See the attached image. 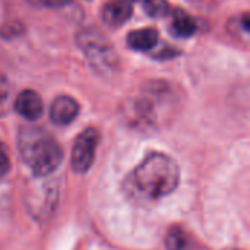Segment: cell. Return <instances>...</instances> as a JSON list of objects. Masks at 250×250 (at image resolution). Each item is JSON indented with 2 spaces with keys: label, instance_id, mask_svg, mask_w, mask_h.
Masks as SVG:
<instances>
[{
  "label": "cell",
  "instance_id": "cell-1",
  "mask_svg": "<svg viewBox=\"0 0 250 250\" xmlns=\"http://www.w3.org/2000/svg\"><path fill=\"white\" fill-rule=\"evenodd\" d=\"M180 182L177 163L161 152L149 154L126 179L125 189L136 201H158L173 193Z\"/></svg>",
  "mask_w": 250,
  "mask_h": 250
},
{
  "label": "cell",
  "instance_id": "cell-2",
  "mask_svg": "<svg viewBox=\"0 0 250 250\" xmlns=\"http://www.w3.org/2000/svg\"><path fill=\"white\" fill-rule=\"evenodd\" d=\"M174 95L164 82H149L135 92L126 103V119L141 130L157 129L167 120Z\"/></svg>",
  "mask_w": 250,
  "mask_h": 250
},
{
  "label": "cell",
  "instance_id": "cell-3",
  "mask_svg": "<svg viewBox=\"0 0 250 250\" xmlns=\"http://www.w3.org/2000/svg\"><path fill=\"white\" fill-rule=\"evenodd\" d=\"M18 146L23 163L37 177L51 174L63 158L57 141L38 127H22L18 135Z\"/></svg>",
  "mask_w": 250,
  "mask_h": 250
},
{
  "label": "cell",
  "instance_id": "cell-4",
  "mask_svg": "<svg viewBox=\"0 0 250 250\" xmlns=\"http://www.w3.org/2000/svg\"><path fill=\"white\" fill-rule=\"evenodd\" d=\"M79 45L95 72L110 73L116 70L119 64L117 54L103 34L86 29L79 35Z\"/></svg>",
  "mask_w": 250,
  "mask_h": 250
},
{
  "label": "cell",
  "instance_id": "cell-5",
  "mask_svg": "<svg viewBox=\"0 0 250 250\" xmlns=\"http://www.w3.org/2000/svg\"><path fill=\"white\" fill-rule=\"evenodd\" d=\"M98 139H100V133L94 127H88L78 135L72 148V158H70V166L75 173L82 174L91 168L95 158Z\"/></svg>",
  "mask_w": 250,
  "mask_h": 250
},
{
  "label": "cell",
  "instance_id": "cell-6",
  "mask_svg": "<svg viewBox=\"0 0 250 250\" xmlns=\"http://www.w3.org/2000/svg\"><path fill=\"white\" fill-rule=\"evenodd\" d=\"M15 111L26 120H38L42 114V100L32 89H23L13 101Z\"/></svg>",
  "mask_w": 250,
  "mask_h": 250
},
{
  "label": "cell",
  "instance_id": "cell-7",
  "mask_svg": "<svg viewBox=\"0 0 250 250\" xmlns=\"http://www.w3.org/2000/svg\"><path fill=\"white\" fill-rule=\"evenodd\" d=\"M78 113H79L78 103L67 95L57 97L50 105V120L59 126L72 123L76 119Z\"/></svg>",
  "mask_w": 250,
  "mask_h": 250
},
{
  "label": "cell",
  "instance_id": "cell-8",
  "mask_svg": "<svg viewBox=\"0 0 250 250\" xmlns=\"http://www.w3.org/2000/svg\"><path fill=\"white\" fill-rule=\"evenodd\" d=\"M133 13L130 0H113L103 9V21L110 28H120L125 25Z\"/></svg>",
  "mask_w": 250,
  "mask_h": 250
},
{
  "label": "cell",
  "instance_id": "cell-9",
  "mask_svg": "<svg viewBox=\"0 0 250 250\" xmlns=\"http://www.w3.org/2000/svg\"><path fill=\"white\" fill-rule=\"evenodd\" d=\"M126 42L129 48L135 51H148L152 50L158 42V31L154 28H142L127 34Z\"/></svg>",
  "mask_w": 250,
  "mask_h": 250
},
{
  "label": "cell",
  "instance_id": "cell-10",
  "mask_svg": "<svg viewBox=\"0 0 250 250\" xmlns=\"http://www.w3.org/2000/svg\"><path fill=\"white\" fill-rule=\"evenodd\" d=\"M196 29H198V25L195 19L190 15H188V12H185L183 9L174 10L171 26H170V31L174 37L188 38V37H192L196 32Z\"/></svg>",
  "mask_w": 250,
  "mask_h": 250
},
{
  "label": "cell",
  "instance_id": "cell-11",
  "mask_svg": "<svg viewBox=\"0 0 250 250\" xmlns=\"http://www.w3.org/2000/svg\"><path fill=\"white\" fill-rule=\"evenodd\" d=\"M166 249L167 250H195L193 240L190 236L180 227H173L167 231L166 236Z\"/></svg>",
  "mask_w": 250,
  "mask_h": 250
},
{
  "label": "cell",
  "instance_id": "cell-12",
  "mask_svg": "<svg viewBox=\"0 0 250 250\" xmlns=\"http://www.w3.org/2000/svg\"><path fill=\"white\" fill-rule=\"evenodd\" d=\"M144 10L151 18H164L170 13V4L167 0H142Z\"/></svg>",
  "mask_w": 250,
  "mask_h": 250
},
{
  "label": "cell",
  "instance_id": "cell-13",
  "mask_svg": "<svg viewBox=\"0 0 250 250\" xmlns=\"http://www.w3.org/2000/svg\"><path fill=\"white\" fill-rule=\"evenodd\" d=\"M10 94H12V86L9 79L0 73V117L9 113L10 107Z\"/></svg>",
  "mask_w": 250,
  "mask_h": 250
},
{
  "label": "cell",
  "instance_id": "cell-14",
  "mask_svg": "<svg viewBox=\"0 0 250 250\" xmlns=\"http://www.w3.org/2000/svg\"><path fill=\"white\" fill-rule=\"evenodd\" d=\"M10 168V160L6 146L0 142V177L6 176Z\"/></svg>",
  "mask_w": 250,
  "mask_h": 250
},
{
  "label": "cell",
  "instance_id": "cell-15",
  "mask_svg": "<svg viewBox=\"0 0 250 250\" xmlns=\"http://www.w3.org/2000/svg\"><path fill=\"white\" fill-rule=\"evenodd\" d=\"M34 6L41 7H62L69 3V0H28Z\"/></svg>",
  "mask_w": 250,
  "mask_h": 250
},
{
  "label": "cell",
  "instance_id": "cell-16",
  "mask_svg": "<svg viewBox=\"0 0 250 250\" xmlns=\"http://www.w3.org/2000/svg\"><path fill=\"white\" fill-rule=\"evenodd\" d=\"M133 1H139V0H133Z\"/></svg>",
  "mask_w": 250,
  "mask_h": 250
}]
</instances>
